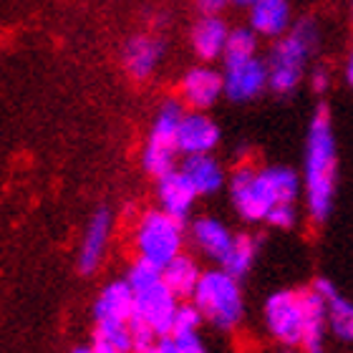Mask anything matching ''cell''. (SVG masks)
<instances>
[{
  "instance_id": "1",
  "label": "cell",
  "mask_w": 353,
  "mask_h": 353,
  "mask_svg": "<svg viewBox=\"0 0 353 353\" xmlns=\"http://www.w3.org/2000/svg\"><path fill=\"white\" fill-rule=\"evenodd\" d=\"M303 202L313 225H325L339 190V141L331 111L321 103L308 121L303 152Z\"/></svg>"
},
{
  "instance_id": "2",
  "label": "cell",
  "mask_w": 353,
  "mask_h": 353,
  "mask_svg": "<svg viewBox=\"0 0 353 353\" xmlns=\"http://www.w3.org/2000/svg\"><path fill=\"white\" fill-rule=\"evenodd\" d=\"M230 202L243 222H265L275 205L298 202L303 197V176L285 164L252 167L250 162L237 164L228 179Z\"/></svg>"
},
{
  "instance_id": "3",
  "label": "cell",
  "mask_w": 353,
  "mask_h": 353,
  "mask_svg": "<svg viewBox=\"0 0 353 353\" xmlns=\"http://www.w3.org/2000/svg\"><path fill=\"white\" fill-rule=\"evenodd\" d=\"M321 46V26L316 18H295L293 28L285 36L272 41L265 63H268V81L270 94L293 96L305 79L308 61L316 56Z\"/></svg>"
},
{
  "instance_id": "4",
  "label": "cell",
  "mask_w": 353,
  "mask_h": 353,
  "mask_svg": "<svg viewBox=\"0 0 353 353\" xmlns=\"http://www.w3.org/2000/svg\"><path fill=\"white\" fill-rule=\"evenodd\" d=\"M243 280L230 275L225 268H212L205 270L199 278L194 295L190 301L194 303L205 318V323L222 333H232L245 318V295H243Z\"/></svg>"
},
{
  "instance_id": "5",
  "label": "cell",
  "mask_w": 353,
  "mask_h": 353,
  "mask_svg": "<svg viewBox=\"0 0 353 353\" xmlns=\"http://www.w3.org/2000/svg\"><path fill=\"white\" fill-rule=\"evenodd\" d=\"M184 222L164 212L162 207L147 210L137 222L134 230V248H137V258H144L149 263L170 265L172 260L184 252Z\"/></svg>"
},
{
  "instance_id": "6",
  "label": "cell",
  "mask_w": 353,
  "mask_h": 353,
  "mask_svg": "<svg viewBox=\"0 0 353 353\" xmlns=\"http://www.w3.org/2000/svg\"><path fill=\"white\" fill-rule=\"evenodd\" d=\"M184 101L182 99H167L159 106L152 129L147 137V147L141 152V167L152 176H162L176 167V157H179V147H176V134H179V124L184 117Z\"/></svg>"
},
{
  "instance_id": "7",
  "label": "cell",
  "mask_w": 353,
  "mask_h": 353,
  "mask_svg": "<svg viewBox=\"0 0 353 353\" xmlns=\"http://www.w3.org/2000/svg\"><path fill=\"white\" fill-rule=\"evenodd\" d=\"M263 323L270 339L280 346H303L305 308L301 290H275L265 298Z\"/></svg>"
},
{
  "instance_id": "8",
  "label": "cell",
  "mask_w": 353,
  "mask_h": 353,
  "mask_svg": "<svg viewBox=\"0 0 353 353\" xmlns=\"http://www.w3.org/2000/svg\"><path fill=\"white\" fill-rule=\"evenodd\" d=\"M179 303L182 301L164 283V275H162L154 283L134 290V316L139 318V321H144L162 339V336H170L172 328H174V316Z\"/></svg>"
},
{
  "instance_id": "9",
  "label": "cell",
  "mask_w": 353,
  "mask_h": 353,
  "mask_svg": "<svg viewBox=\"0 0 353 353\" xmlns=\"http://www.w3.org/2000/svg\"><path fill=\"white\" fill-rule=\"evenodd\" d=\"M225 99L232 103H250L270 91L265 56H250L240 61H222Z\"/></svg>"
},
{
  "instance_id": "10",
  "label": "cell",
  "mask_w": 353,
  "mask_h": 353,
  "mask_svg": "<svg viewBox=\"0 0 353 353\" xmlns=\"http://www.w3.org/2000/svg\"><path fill=\"white\" fill-rule=\"evenodd\" d=\"M225 96V76L212 66H194L179 81V99L187 109L210 111Z\"/></svg>"
},
{
  "instance_id": "11",
  "label": "cell",
  "mask_w": 353,
  "mask_h": 353,
  "mask_svg": "<svg viewBox=\"0 0 353 353\" xmlns=\"http://www.w3.org/2000/svg\"><path fill=\"white\" fill-rule=\"evenodd\" d=\"M220 126L207 111L187 109L179 124V134H176V147L179 154H212L217 144H220Z\"/></svg>"
},
{
  "instance_id": "12",
  "label": "cell",
  "mask_w": 353,
  "mask_h": 353,
  "mask_svg": "<svg viewBox=\"0 0 353 353\" xmlns=\"http://www.w3.org/2000/svg\"><path fill=\"white\" fill-rule=\"evenodd\" d=\"M190 240L207 260L222 265L225 258L230 255V250H232L235 232H232L222 220H217V217L202 214V217H197V220H192Z\"/></svg>"
},
{
  "instance_id": "13",
  "label": "cell",
  "mask_w": 353,
  "mask_h": 353,
  "mask_svg": "<svg viewBox=\"0 0 353 353\" xmlns=\"http://www.w3.org/2000/svg\"><path fill=\"white\" fill-rule=\"evenodd\" d=\"M197 190L192 187V182L187 179L179 167H174L167 174L157 176V199H159V207L164 212H170L176 220L187 222L190 220L192 210H194V202H197Z\"/></svg>"
},
{
  "instance_id": "14",
  "label": "cell",
  "mask_w": 353,
  "mask_h": 353,
  "mask_svg": "<svg viewBox=\"0 0 353 353\" xmlns=\"http://www.w3.org/2000/svg\"><path fill=\"white\" fill-rule=\"evenodd\" d=\"M230 23L220 13H202L194 26H192V51L202 63H212L222 61L225 56V46L230 38Z\"/></svg>"
},
{
  "instance_id": "15",
  "label": "cell",
  "mask_w": 353,
  "mask_h": 353,
  "mask_svg": "<svg viewBox=\"0 0 353 353\" xmlns=\"http://www.w3.org/2000/svg\"><path fill=\"white\" fill-rule=\"evenodd\" d=\"M295 15L288 0H263L248 8V26L263 41H278L293 28Z\"/></svg>"
},
{
  "instance_id": "16",
  "label": "cell",
  "mask_w": 353,
  "mask_h": 353,
  "mask_svg": "<svg viewBox=\"0 0 353 353\" xmlns=\"http://www.w3.org/2000/svg\"><path fill=\"white\" fill-rule=\"evenodd\" d=\"M162 56H164L162 38L141 33V36H134L126 41L124 51H121V63H124L126 74L132 76L134 81H147L149 76L157 71Z\"/></svg>"
},
{
  "instance_id": "17",
  "label": "cell",
  "mask_w": 353,
  "mask_h": 353,
  "mask_svg": "<svg viewBox=\"0 0 353 353\" xmlns=\"http://www.w3.org/2000/svg\"><path fill=\"white\" fill-rule=\"evenodd\" d=\"M303 308H305V336H303V351H323L325 333H328V298L318 285L301 290Z\"/></svg>"
},
{
  "instance_id": "18",
  "label": "cell",
  "mask_w": 353,
  "mask_h": 353,
  "mask_svg": "<svg viewBox=\"0 0 353 353\" xmlns=\"http://www.w3.org/2000/svg\"><path fill=\"white\" fill-rule=\"evenodd\" d=\"M111 225H114V217L106 207L96 210L91 222L86 228V235H83L81 252H79V272L81 275H91V272L101 265L103 252H106V245H109L111 237Z\"/></svg>"
},
{
  "instance_id": "19",
  "label": "cell",
  "mask_w": 353,
  "mask_h": 353,
  "mask_svg": "<svg viewBox=\"0 0 353 353\" xmlns=\"http://www.w3.org/2000/svg\"><path fill=\"white\" fill-rule=\"evenodd\" d=\"M179 170L187 174L192 187L197 190L199 197H212L228 184V174L220 159H214L212 154H190L184 157Z\"/></svg>"
},
{
  "instance_id": "20",
  "label": "cell",
  "mask_w": 353,
  "mask_h": 353,
  "mask_svg": "<svg viewBox=\"0 0 353 353\" xmlns=\"http://www.w3.org/2000/svg\"><path fill=\"white\" fill-rule=\"evenodd\" d=\"M313 285H318L328 298V331L341 343H353V301L341 293L328 278H316Z\"/></svg>"
},
{
  "instance_id": "21",
  "label": "cell",
  "mask_w": 353,
  "mask_h": 353,
  "mask_svg": "<svg viewBox=\"0 0 353 353\" xmlns=\"http://www.w3.org/2000/svg\"><path fill=\"white\" fill-rule=\"evenodd\" d=\"M96 321L103 318H117V321H129L134 316V288L129 280H114L99 293V301L94 305Z\"/></svg>"
},
{
  "instance_id": "22",
  "label": "cell",
  "mask_w": 353,
  "mask_h": 353,
  "mask_svg": "<svg viewBox=\"0 0 353 353\" xmlns=\"http://www.w3.org/2000/svg\"><path fill=\"white\" fill-rule=\"evenodd\" d=\"M202 272L205 270L199 268L197 260L192 258V255H187V252H179L170 265L162 268L164 283L174 290V295L179 301H190L192 295H194V288H197Z\"/></svg>"
},
{
  "instance_id": "23",
  "label": "cell",
  "mask_w": 353,
  "mask_h": 353,
  "mask_svg": "<svg viewBox=\"0 0 353 353\" xmlns=\"http://www.w3.org/2000/svg\"><path fill=\"white\" fill-rule=\"evenodd\" d=\"M260 250H263V237L252 235V232H237L232 250H230V255L220 268H225L237 280H245V275H250V270L258 263Z\"/></svg>"
},
{
  "instance_id": "24",
  "label": "cell",
  "mask_w": 353,
  "mask_h": 353,
  "mask_svg": "<svg viewBox=\"0 0 353 353\" xmlns=\"http://www.w3.org/2000/svg\"><path fill=\"white\" fill-rule=\"evenodd\" d=\"M132 321V318H129ZM129 321H117V318H103L96 321L94 341L96 343H106L119 351L134 353V339H132V325Z\"/></svg>"
},
{
  "instance_id": "25",
  "label": "cell",
  "mask_w": 353,
  "mask_h": 353,
  "mask_svg": "<svg viewBox=\"0 0 353 353\" xmlns=\"http://www.w3.org/2000/svg\"><path fill=\"white\" fill-rule=\"evenodd\" d=\"M260 41H263V38H260L248 23H245V26H235V28L230 30L222 61H240V59H250V56H260L258 53Z\"/></svg>"
},
{
  "instance_id": "26",
  "label": "cell",
  "mask_w": 353,
  "mask_h": 353,
  "mask_svg": "<svg viewBox=\"0 0 353 353\" xmlns=\"http://www.w3.org/2000/svg\"><path fill=\"white\" fill-rule=\"evenodd\" d=\"M301 222V210H298V202H283V205H275L270 210V214L265 217V225H270L275 230H293L298 228Z\"/></svg>"
},
{
  "instance_id": "27",
  "label": "cell",
  "mask_w": 353,
  "mask_h": 353,
  "mask_svg": "<svg viewBox=\"0 0 353 353\" xmlns=\"http://www.w3.org/2000/svg\"><path fill=\"white\" fill-rule=\"evenodd\" d=\"M176 341V346L182 348V353H207L205 339L199 336V331H182V333H170Z\"/></svg>"
},
{
  "instance_id": "28",
  "label": "cell",
  "mask_w": 353,
  "mask_h": 353,
  "mask_svg": "<svg viewBox=\"0 0 353 353\" xmlns=\"http://www.w3.org/2000/svg\"><path fill=\"white\" fill-rule=\"evenodd\" d=\"M328 86H331V71L323 66H316L310 71V88L316 94H323V91H328Z\"/></svg>"
},
{
  "instance_id": "29",
  "label": "cell",
  "mask_w": 353,
  "mask_h": 353,
  "mask_svg": "<svg viewBox=\"0 0 353 353\" xmlns=\"http://www.w3.org/2000/svg\"><path fill=\"white\" fill-rule=\"evenodd\" d=\"M232 0H197V8L202 13H222Z\"/></svg>"
},
{
  "instance_id": "30",
  "label": "cell",
  "mask_w": 353,
  "mask_h": 353,
  "mask_svg": "<svg viewBox=\"0 0 353 353\" xmlns=\"http://www.w3.org/2000/svg\"><path fill=\"white\" fill-rule=\"evenodd\" d=\"M343 79H346V83L353 88V46H351V51H348L346 66H343Z\"/></svg>"
},
{
  "instance_id": "31",
  "label": "cell",
  "mask_w": 353,
  "mask_h": 353,
  "mask_svg": "<svg viewBox=\"0 0 353 353\" xmlns=\"http://www.w3.org/2000/svg\"><path fill=\"white\" fill-rule=\"evenodd\" d=\"M255 3H263V0H232V6L245 8V10H248V8H250V6H255Z\"/></svg>"
},
{
  "instance_id": "32",
  "label": "cell",
  "mask_w": 353,
  "mask_h": 353,
  "mask_svg": "<svg viewBox=\"0 0 353 353\" xmlns=\"http://www.w3.org/2000/svg\"><path fill=\"white\" fill-rule=\"evenodd\" d=\"M278 353H305V351L301 346H280Z\"/></svg>"
},
{
  "instance_id": "33",
  "label": "cell",
  "mask_w": 353,
  "mask_h": 353,
  "mask_svg": "<svg viewBox=\"0 0 353 353\" xmlns=\"http://www.w3.org/2000/svg\"><path fill=\"white\" fill-rule=\"evenodd\" d=\"M74 353H99V351H96V346L94 348H86V346H79V348H76V351Z\"/></svg>"
},
{
  "instance_id": "34",
  "label": "cell",
  "mask_w": 353,
  "mask_h": 353,
  "mask_svg": "<svg viewBox=\"0 0 353 353\" xmlns=\"http://www.w3.org/2000/svg\"><path fill=\"white\" fill-rule=\"evenodd\" d=\"M351 8H353V0H351Z\"/></svg>"
}]
</instances>
